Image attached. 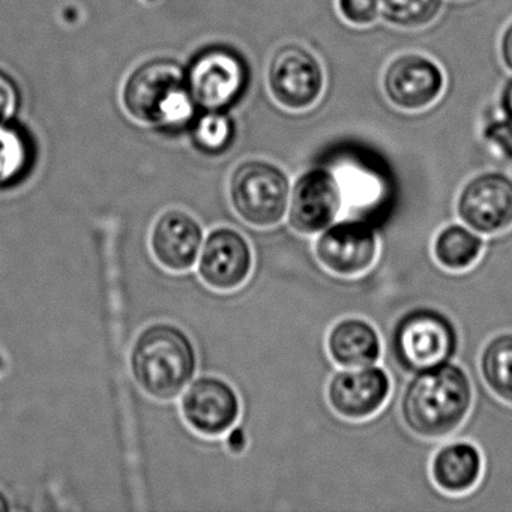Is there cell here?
Wrapping results in <instances>:
<instances>
[{
	"mask_svg": "<svg viewBox=\"0 0 512 512\" xmlns=\"http://www.w3.org/2000/svg\"><path fill=\"white\" fill-rule=\"evenodd\" d=\"M472 404L469 374L449 361L415 373L401 398V418L416 436L440 439L463 424Z\"/></svg>",
	"mask_w": 512,
	"mask_h": 512,
	"instance_id": "cell-1",
	"label": "cell"
},
{
	"mask_svg": "<svg viewBox=\"0 0 512 512\" xmlns=\"http://www.w3.org/2000/svg\"><path fill=\"white\" fill-rule=\"evenodd\" d=\"M130 368L143 392L155 400H173L194 379L196 349L178 326L154 323L137 335L130 353Z\"/></svg>",
	"mask_w": 512,
	"mask_h": 512,
	"instance_id": "cell-2",
	"label": "cell"
},
{
	"mask_svg": "<svg viewBox=\"0 0 512 512\" xmlns=\"http://www.w3.org/2000/svg\"><path fill=\"white\" fill-rule=\"evenodd\" d=\"M125 106L146 124L185 127L193 119L194 103L187 76L176 62L158 59L140 67L125 86Z\"/></svg>",
	"mask_w": 512,
	"mask_h": 512,
	"instance_id": "cell-3",
	"label": "cell"
},
{
	"mask_svg": "<svg viewBox=\"0 0 512 512\" xmlns=\"http://www.w3.org/2000/svg\"><path fill=\"white\" fill-rule=\"evenodd\" d=\"M457 349V328L446 314L434 308L406 311L392 328V355L407 373L446 364L452 361Z\"/></svg>",
	"mask_w": 512,
	"mask_h": 512,
	"instance_id": "cell-4",
	"label": "cell"
},
{
	"mask_svg": "<svg viewBox=\"0 0 512 512\" xmlns=\"http://www.w3.org/2000/svg\"><path fill=\"white\" fill-rule=\"evenodd\" d=\"M230 199L245 223L254 227L275 226L287 215L289 179L272 164L248 161L233 172Z\"/></svg>",
	"mask_w": 512,
	"mask_h": 512,
	"instance_id": "cell-5",
	"label": "cell"
},
{
	"mask_svg": "<svg viewBox=\"0 0 512 512\" xmlns=\"http://www.w3.org/2000/svg\"><path fill=\"white\" fill-rule=\"evenodd\" d=\"M187 85L196 106L220 112L241 97L247 85V68L236 53L214 47L194 59Z\"/></svg>",
	"mask_w": 512,
	"mask_h": 512,
	"instance_id": "cell-6",
	"label": "cell"
},
{
	"mask_svg": "<svg viewBox=\"0 0 512 512\" xmlns=\"http://www.w3.org/2000/svg\"><path fill=\"white\" fill-rule=\"evenodd\" d=\"M314 253L320 265L332 274L356 277L376 262L379 239L367 221H338L319 233Z\"/></svg>",
	"mask_w": 512,
	"mask_h": 512,
	"instance_id": "cell-7",
	"label": "cell"
},
{
	"mask_svg": "<svg viewBox=\"0 0 512 512\" xmlns=\"http://www.w3.org/2000/svg\"><path fill=\"white\" fill-rule=\"evenodd\" d=\"M457 214L479 235L505 232L512 226V179L499 172L470 179L458 196Z\"/></svg>",
	"mask_w": 512,
	"mask_h": 512,
	"instance_id": "cell-8",
	"label": "cell"
},
{
	"mask_svg": "<svg viewBox=\"0 0 512 512\" xmlns=\"http://www.w3.org/2000/svg\"><path fill=\"white\" fill-rule=\"evenodd\" d=\"M344 206L337 176L326 169L304 173L290 194L287 218L301 235H319L337 220Z\"/></svg>",
	"mask_w": 512,
	"mask_h": 512,
	"instance_id": "cell-9",
	"label": "cell"
},
{
	"mask_svg": "<svg viewBox=\"0 0 512 512\" xmlns=\"http://www.w3.org/2000/svg\"><path fill=\"white\" fill-rule=\"evenodd\" d=\"M181 409L185 421L194 431L215 437L235 427L241 413V401L226 380L202 376L191 380L185 389Z\"/></svg>",
	"mask_w": 512,
	"mask_h": 512,
	"instance_id": "cell-10",
	"label": "cell"
},
{
	"mask_svg": "<svg viewBox=\"0 0 512 512\" xmlns=\"http://www.w3.org/2000/svg\"><path fill=\"white\" fill-rule=\"evenodd\" d=\"M391 394V379L383 368H344L329 380L328 401L335 413L350 421L376 415Z\"/></svg>",
	"mask_w": 512,
	"mask_h": 512,
	"instance_id": "cell-11",
	"label": "cell"
},
{
	"mask_svg": "<svg viewBox=\"0 0 512 512\" xmlns=\"http://www.w3.org/2000/svg\"><path fill=\"white\" fill-rule=\"evenodd\" d=\"M269 85L272 94L283 106L293 110L307 109L322 94V67L302 47L284 46L272 58Z\"/></svg>",
	"mask_w": 512,
	"mask_h": 512,
	"instance_id": "cell-12",
	"label": "cell"
},
{
	"mask_svg": "<svg viewBox=\"0 0 512 512\" xmlns=\"http://www.w3.org/2000/svg\"><path fill=\"white\" fill-rule=\"evenodd\" d=\"M253 253L247 239L230 227L212 230L199 254V275L212 289L233 290L250 277Z\"/></svg>",
	"mask_w": 512,
	"mask_h": 512,
	"instance_id": "cell-13",
	"label": "cell"
},
{
	"mask_svg": "<svg viewBox=\"0 0 512 512\" xmlns=\"http://www.w3.org/2000/svg\"><path fill=\"white\" fill-rule=\"evenodd\" d=\"M445 77L439 65L421 55L395 59L385 73L383 88L394 106L403 110H422L442 94Z\"/></svg>",
	"mask_w": 512,
	"mask_h": 512,
	"instance_id": "cell-14",
	"label": "cell"
},
{
	"mask_svg": "<svg viewBox=\"0 0 512 512\" xmlns=\"http://www.w3.org/2000/svg\"><path fill=\"white\" fill-rule=\"evenodd\" d=\"M203 229L184 211H167L152 227L151 248L161 266L173 272L193 268L203 245Z\"/></svg>",
	"mask_w": 512,
	"mask_h": 512,
	"instance_id": "cell-15",
	"label": "cell"
},
{
	"mask_svg": "<svg viewBox=\"0 0 512 512\" xmlns=\"http://www.w3.org/2000/svg\"><path fill=\"white\" fill-rule=\"evenodd\" d=\"M328 352L332 361L343 368L376 365L382 355L379 332L370 322L347 317L332 326L328 335Z\"/></svg>",
	"mask_w": 512,
	"mask_h": 512,
	"instance_id": "cell-16",
	"label": "cell"
},
{
	"mask_svg": "<svg viewBox=\"0 0 512 512\" xmlns=\"http://www.w3.org/2000/svg\"><path fill=\"white\" fill-rule=\"evenodd\" d=\"M481 475L482 455L470 442L448 443L431 460V478L445 493H467L478 484Z\"/></svg>",
	"mask_w": 512,
	"mask_h": 512,
	"instance_id": "cell-17",
	"label": "cell"
},
{
	"mask_svg": "<svg viewBox=\"0 0 512 512\" xmlns=\"http://www.w3.org/2000/svg\"><path fill=\"white\" fill-rule=\"evenodd\" d=\"M484 250V239L466 224H448L436 235L433 254L442 268L452 272L472 268Z\"/></svg>",
	"mask_w": 512,
	"mask_h": 512,
	"instance_id": "cell-18",
	"label": "cell"
},
{
	"mask_svg": "<svg viewBox=\"0 0 512 512\" xmlns=\"http://www.w3.org/2000/svg\"><path fill=\"white\" fill-rule=\"evenodd\" d=\"M34 163V148L19 125L0 122V191L11 190L28 178Z\"/></svg>",
	"mask_w": 512,
	"mask_h": 512,
	"instance_id": "cell-19",
	"label": "cell"
},
{
	"mask_svg": "<svg viewBox=\"0 0 512 512\" xmlns=\"http://www.w3.org/2000/svg\"><path fill=\"white\" fill-rule=\"evenodd\" d=\"M479 367L488 389L500 400L512 404V332L496 335L485 344Z\"/></svg>",
	"mask_w": 512,
	"mask_h": 512,
	"instance_id": "cell-20",
	"label": "cell"
},
{
	"mask_svg": "<svg viewBox=\"0 0 512 512\" xmlns=\"http://www.w3.org/2000/svg\"><path fill=\"white\" fill-rule=\"evenodd\" d=\"M442 0H380L383 19L400 28H421L436 19Z\"/></svg>",
	"mask_w": 512,
	"mask_h": 512,
	"instance_id": "cell-21",
	"label": "cell"
},
{
	"mask_svg": "<svg viewBox=\"0 0 512 512\" xmlns=\"http://www.w3.org/2000/svg\"><path fill=\"white\" fill-rule=\"evenodd\" d=\"M233 127L227 116L218 112H209L202 116L194 127L193 137L202 151L218 154L232 142Z\"/></svg>",
	"mask_w": 512,
	"mask_h": 512,
	"instance_id": "cell-22",
	"label": "cell"
},
{
	"mask_svg": "<svg viewBox=\"0 0 512 512\" xmlns=\"http://www.w3.org/2000/svg\"><path fill=\"white\" fill-rule=\"evenodd\" d=\"M341 16L353 25H371L380 14V0H338Z\"/></svg>",
	"mask_w": 512,
	"mask_h": 512,
	"instance_id": "cell-23",
	"label": "cell"
},
{
	"mask_svg": "<svg viewBox=\"0 0 512 512\" xmlns=\"http://www.w3.org/2000/svg\"><path fill=\"white\" fill-rule=\"evenodd\" d=\"M19 92L10 76L0 71V122L8 121L16 112Z\"/></svg>",
	"mask_w": 512,
	"mask_h": 512,
	"instance_id": "cell-24",
	"label": "cell"
},
{
	"mask_svg": "<svg viewBox=\"0 0 512 512\" xmlns=\"http://www.w3.org/2000/svg\"><path fill=\"white\" fill-rule=\"evenodd\" d=\"M502 58L506 67L512 71V25L506 29L502 38Z\"/></svg>",
	"mask_w": 512,
	"mask_h": 512,
	"instance_id": "cell-25",
	"label": "cell"
},
{
	"mask_svg": "<svg viewBox=\"0 0 512 512\" xmlns=\"http://www.w3.org/2000/svg\"><path fill=\"white\" fill-rule=\"evenodd\" d=\"M502 107L503 112H505L506 116L512 121V80L506 85L505 91H503Z\"/></svg>",
	"mask_w": 512,
	"mask_h": 512,
	"instance_id": "cell-26",
	"label": "cell"
},
{
	"mask_svg": "<svg viewBox=\"0 0 512 512\" xmlns=\"http://www.w3.org/2000/svg\"><path fill=\"white\" fill-rule=\"evenodd\" d=\"M8 511H11L10 499H8V496L4 493V491L0 490V512Z\"/></svg>",
	"mask_w": 512,
	"mask_h": 512,
	"instance_id": "cell-27",
	"label": "cell"
}]
</instances>
